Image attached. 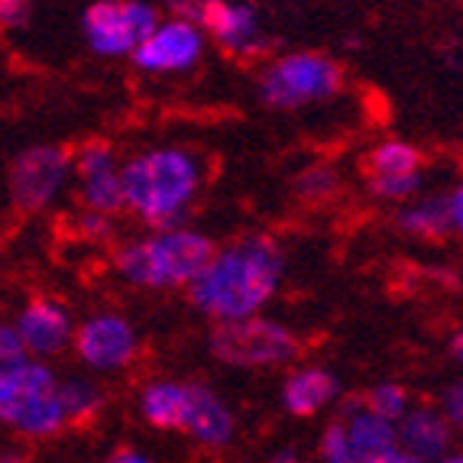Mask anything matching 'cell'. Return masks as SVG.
<instances>
[{
	"label": "cell",
	"mask_w": 463,
	"mask_h": 463,
	"mask_svg": "<svg viewBox=\"0 0 463 463\" xmlns=\"http://www.w3.org/2000/svg\"><path fill=\"white\" fill-rule=\"evenodd\" d=\"M298 337L288 327L260 315L217 321V327L211 331V354L233 370L288 366L298 356Z\"/></svg>",
	"instance_id": "5"
},
{
	"label": "cell",
	"mask_w": 463,
	"mask_h": 463,
	"mask_svg": "<svg viewBox=\"0 0 463 463\" xmlns=\"http://www.w3.org/2000/svg\"><path fill=\"white\" fill-rule=\"evenodd\" d=\"M340 418L347 421L356 463H415L409 450L402 448L399 421H389L356 402H347Z\"/></svg>",
	"instance_id": "13"
},
{
	"label": "cell",
	"mask_w": 463,
	"mask_h": 463,
	"mask_svg": "<svg viewBox=\"0 0 463 463\" xmlns=\"http://www.w3.org/2000/svg\"><path fill=\"white\" fill-rule=\"evenodd\" d=\"M399 227L415 240H440L454 231V217H450V198L448 194H434V198L411 201L409 208L399 214Z\"/></svg>",
	"instance_id": "19"
},
{
	"label": "cell",
	"mask_w": 463,
	"mask_h": 463,
	"mask_svg": "<svg viewBox=\"0 0 463 463\" xmlns=\"http://www.w3.org/2000/svg\"><path fill=\"white\" fill-rule=\"evenodd\" d=\"M425 185L421 172H409V175H370V192L383 201H409L415 198Z\"/></svg>",
	"instance_id": "24"
},
{
	"label": "cell",
	"mask_w": 463,
	"mask_h": 463,
	"mask_svg": "<svg viewBox=\"0 0 463 463\" xmlns=\"http://www.w3.org/2000/svg\"><path fill=\"white\" fill-rule=\"evenodd\" d=\"M337 172L327 169V165H311L295 178V194L305 201H327L337 192Z\"/></svg>",
	"instance_id": "25"
},
{
	"label": "cell",
	"mask_w": 463,
	"mask_h": 463,
	"mask_svg": "<svg viewBox=\"0 0 463 463\" xmlns=\"http://www.w3.org/2000/svg\"><path fill=\"white\" fill-rule=\"evenodd\" d=\"M194 383L178 379H153L139 392V415L156 431H185L188 409H192Z\"/></svg>",
	"instance_id": "17"
},
{
	"label": "cell",
	"mask_w": 463,
	"mask_h": 463,
	"mask_svg": "<svg viewBox=\"0 0 463 463\" xmlns=\"http://www.w3.org/2000/svg\"><path fill=\"white\" fill-rule=\"evenodd\" d=\"M59 392H62V405H65V411H69V425L91 421V418L100 411V405H104L100 386L85 376L62 379V383H59Z\"/></svg>",
	"instance_id": "21"
},
{
	"label": "cell",
	"mask_w": 463,
	"mask_h": 463,
	"mask_svg": "<svg viewBox=\"0 0 463 463\" xmlns=\"http://www.w3.org/2000/svg\"><path fill=\"white\" fill-rule=\"evenodd\" d=\"M75 169V153L62 143H39L26 146L14 156L7 172L10 204L20 214H39L46 211L69 182Z\"/></svg>",
	"instance_id": "7"
},
{
	"label": "cell",
	"mask_w": 463,
	"mask_h": 463,
	"mask_svg": "<svg viewBox=\"0 0 463 463\" xmlns=\"http://www.w3.org/2000/svg\"><path fill=\"white\" fill-rule=\"evenodd\" d=\"M344 88V69L321 52H288L260 75V98L276 110L331 100Z\"/></svg>",
	"instance_id": "6"
},
{
	"label": "cell",
	"mask_w": 463,
	"mask_h": 463,
	"mask_svg": "<svg viewBox=\"0 0 463 463\" xmlns=\"http://www.w3.org/2000/svg\"><path fill=\"white\" fill-rule=\"evenodd\" d=\"M139 337L124 315L100 311L75 327V354L88 370L117 373L137 360Z\"/></svg>",
	"instance_id": "10"
},
{
	"label": "cell",
	"mask_w": 463,
	"mask_h": 463,
	"mask_svg": "<svg viewBox=\"0 0 463 463\" xmlns=\"http://www.w3.org/2000/svg\"><path fill=\"white\" fill-rule=\"evenodd\" d=\"M399 438L402 448L409 450L415 463L448 460L450 448H454V425L444 415V409L418 405V409H409V415L399 421Z\"/></svg>",
	"instance_id": "15"
},
{
	"label": "cell",
	"mask_w": 463,
	"mask_h": 463,
	"mask_svg": "<svg viewBox=\"0 0 463 463\" xmlns=\"http://www.w3.org/2000/svg\"><path fill=\"white\" fill-rule=\"evenodd\" d=\"M55 373L39 356L0 370V418L10 431L30 440L55 438L69 425Z\"/></svg>",
	"instance_id": "4"
},
{
	"label": "cell",
	"mask_w": 463,
	"mask_h": 463,
	"mask_svg": "<svg viewBox=\"0 0 463 463\" xmlns=\"http://www.w3.org/2000/svg\"><path fill=\"white\" fill-rule=\"evenodd\" d=\"M214 243L192 227H163L146 237L127 240L114 253V272L133 288L172 292L188 288L211 263Z\"/></svg>",
	"instance_id": "3"
},
{
	"label": "cell",
	"mask_w": 463,
	"mask_h": 463,
	"mask_svg": "<svg viewBox=\"0 0 463 463\" xmlns=\"http://www.w3.org/2000/svg\"><path fill=\"white\" fill-rule=\"evenodd\" d=\"M75 175H78V198L91 211L120 214L127 208L124 194V163H117L114 149L108 143H85L75 149Z\"/></svg>",
	"instance_id": "11"
},
{
	"label": "cell",
	"mask_w": 463,
	"mask_h": 463,
	"mask_svg": "<svg viewBox=\"0 0 463 463\" xmlns=\"http://www.w3.org/2000/svg\"><path fill=\"white\" fill-rule=\"evenodd\" d=\"M185 434L208 450H224L227 444L237 434V421H233V411L227 409L224 402L217 399L214 389L198 386L192 389V409H188Z\"/></svg>",
	"instance_id": "16"
},
{
	"label": "cell",
	"mask_w": 463,
	"mask_h": 463,
	"mask_svg": "<svg viewBox=\"0 0 463 463\" xmlns=\"http://www.w3.org/2000/svg\"><path fill=\"white\" fill-rule=\"evenodd\" d=\"M440 409H444V415L450 418V425L463 431V379H460V383H454V386L444 392V399H440Z\"/></svg>",
	"instance_id": "29"
},
{
	"label": "cell",
	"mask_w": 463,
	"mask_h": 463,
	"mask_svg": "<svg viewBox=\"0 0 463 463\" xmlns=\"http://www.w3.org/2000/svg\"><path fill=\"white\" fill-rule=\"evenodd\" d=\"M204 39L208 33L198 24L185 16H172V20H159V26L139 43L130 59L139 71H149V75H182L201 62Z\"/></svg>",
	"instance_id": "9"
},
{
	"label": "cell",
	"mask_w": 463,
	"mask_h": 463,
	"mask_svg": "<svg viewBox=\"0 0 463 463\" xmlns=\"http://www.w3.org/2000/svg\"><path fill=\"white\" fill-rule=\"evenodd\" d=\"M159 26V14L146 0H94L81 16V33L100 59H124Z\"/></svg>",
	"instance_id": "8"
},
{
	"label": "cell",
	"mask_w": 463,
	"mask_h": 463,
	"mask_svg": "<svg viewBox=\"0 0 463 463\" xmlns=\"http://www.w3.org/2000/svg\"><path fill=\"white\" fill-rule=\"evenodd\" d=\"M30 347H26L24 334L16 331V325H7L0 331V370H7V366H16L30 360Z\"/></svg>",
	"instance_id": "27"
},
{
	"label": "cell",
	"mask_w": 463,
	"mask_h": 463,
	"mask_svg": "<svg viewBox=\"0 0 463 463\" xmlns=\"http://www.w3.org/2000/svg\"><path fill=\"white\" fill-rule=\"evenodd\" d=\"M75 227H78V237L88 240V243H108L114 237V214L85 208V214L78 217Z\"/></svg>",
	"instance_id": "26"
},
{
	"label": "cell",
	"mask_w": 463,
	"mask_h": 463,
	"mask_svg": "<svg viewBox=\"0 0 463 463\" xmlns=\"http://www.w3.org/2000/svg\"><path fill=\"white\" fill-rule=\"evenodd\" d=\"M366 172L370 175H409V172H421V153L411 143L386 139V143H379L366 156Z\"/></svg>",
	"instance_id": "20"
},
{
	"label": "cell",
	"mask_w": 463,
	"mask_h": 463,
	"mask_svg": "<svg viewBox=\"0 0 463 463\" xmlns=\"http://www.w3.org/2000/svg\"><path fill=\"white\" fill-rule=\"evenodd\" d=\"M110 460L114 463H146L149 457L146 454H139V450H130V448H120L110 454Z\"/></svg>",
	"instance_id": "31"
},
{
	"label": "cell",
	"mask_w": 463,
	"mask_h": 463,
	"mask_svg": "<svg viewBox=\"0 0 463 463\" xmlns=\"http://www.w3.org/2000/svg\"><path fill=\"white\" fill-rule=\"evenodd\" d=\"M33 14V0H0V20L7 30L14 26H24Z\"/></svg>",
	"instance_id": "28"
},
{
	"label": "cell",
	"mask_w": 463,
	"mask_h": 463,
	"mask_svg": "<svg viewBox=\"0 0 463 463\" xmlns=\"http://www.w3.org/2000/svg\"><path fill=\"white\" fill-rule=\"evenodd\" d=\"M364 405L370 411H376V415L389 418V421H402L411 409V395H409V389L399 386V383H379V386H373L370 392H366Z\"/></svg>",
	"instance_id": "22"
},
{
	"label": "cell",
	"mask_w": 463,
	"mask_h": 463,
	"mask_svg": "<svg viewBox=\"0 0 463 463\" xmlns=\"http://www.w3.org/2000/svg\"><path fill=\"white\" fill-rule=\"evenodd\" d=\"M198 26L221 49H227L233 55H243V59L247 55H260L269 46L256 10L250 4H237V0H204L201 4Z\"/></svg>",
	"instance_id": "12"
},
{
	"label": "cell",
	"mask_w": 463,
	"mask_h": 463,
	"mask_svg": "<svg viewBox=\"0 0 463 463\" xmlns=\"http://www.w3.org/2000/svg\"><path fill=\"white\" fill-rule=\"evenodd\" d=\"M317 454H321V460H327V463H356L354 444H350V431H347V421H344V418L331 421V425L321 431Z\"/></svg>",
	"instance_id": "23"
},
{
	"label": "cell",
	"mask_w": 463,
	"mask_h": 463,
	"mask_svg": "<svg viewBox=\"0 0 463 463\" xmlns=\"http://www.w3.org/2000/svg\"><path fill=\"white\" fill-rule=\"evenodd\" d=\"M201 192V165L188 149L153 146L124 163L127 211L149 231L182 227Z\"/></svg>",
	"instance_id": "2"
},
{
	"label": "cell",
	"mask_w": 463,
	"mask_h": 463,
	"mask_svg": "<svg viewBox=\"0 0 463 463\" xmlns=\"http://www.w3.org/2000/svg\"><path fill=\"white\" fill-rule=\"evenodd\" d=\"M286 256L266 233H247L224 250H214L211 263L188 286V298L201 315L214 321L260 315L279 292Z\"/></svg>",
	"instance_id": "1"
},
{
	"label": "cell",
	"mask_w": 463,
	"mask_h": 463,
	"mask_svg": "<svg viewBox=\"0 0 463 463\" xmlns=\"http://www.w3.org/2000/svg\"><path fill=\"white\" fill-rule=\"evenodd\" d=\"M16 331L24 334L26 347H30L33 356L46 360V356L62 354L75 340V331H71V315L62 301L55 298H33L24 305V311L16 315Z\"/></svg>",
	"instance_id": "14"
},
{
	"label": "cell",
	"mask_w": 463,
	"mask_h": 463,
	"mask_svg": "<svg viewBox=\"0 0 463 463\" xmlns=\"http://www.w3.org/2000/svg\"><path fill=\"white\" fill-rule=\"evenodd\" d=\"M340 395V383L334 373L321 370V366H305L295 370L282 386V405L288 415L295 418H311L321 409H327Z\"/></svg>",
	"instance_id": "18"
},
{
	"label": "cell",
	"mask_w": 463,
	"mask_h": 463,
	"mask_svg": "<svg viewBox=\"0 0 463 463\" xmlns=\"http://www.w3.org/2000/svg\"><path fill=\"white\" fill-rule=\"evenodd\" d=\"M450 198V217H454V233L463 237V182L448 194Z\"/></svg>",
	"instance_id": "30"
},
{
	"label": "cell",
	"mask_w": 463,
	"mask_h": 463,
	"mask_svg": "<svg viewBox=\"0 0 463 463\" xmlns=\"http://www.w3.org/2000/svg\"><path fill=\"white\" fill-rule=\"evenodd\" d=\"M450 356L463 364V331H457L454 337H450Z\"/></svg>",
	"instance_id": "32"
}]
</instances>
